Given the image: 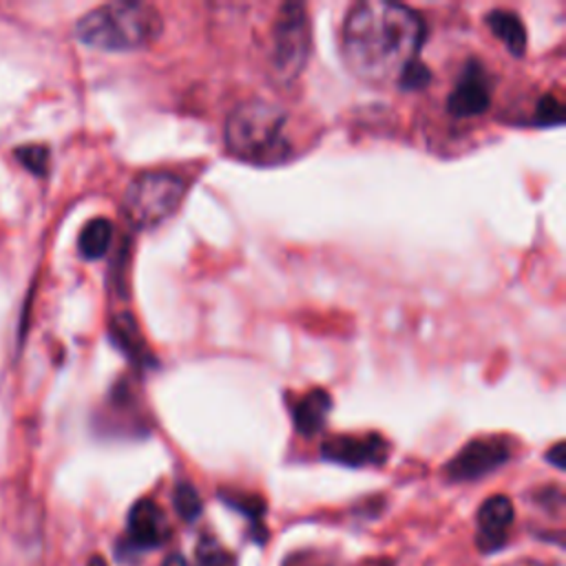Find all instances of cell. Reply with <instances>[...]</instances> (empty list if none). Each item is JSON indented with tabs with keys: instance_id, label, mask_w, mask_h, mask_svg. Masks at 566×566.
Wrapping results in <instances>:
<instances>
[{
	"instance_id": "7402d4cb",
	"label": "cell",
	"mask_w": 566,
	"mask_h": 566,
	"mask_svg": "<svg viewBox=\"0 0 566 566\" xmlns=\"http://www.w3.org/2000/svg\"><path fill=\"white\" fill-rule=\"evenodd\" d=\"M87 566H109L107 562H105V557H100V555H94L92 559H89V564Z\"/></svg>"
},
{
	"instance_id": "8992f818",
	"label": "cell",
	"mask_w": 566,
	"mask_h": 566,
	"mask_svg": "<svg viewBox=\"0 0 566 566\" xmlns=\"http://www.w3.org/2000/svg\"><path fill=\"white\" fill-rule=\"evenodd\" d=\"M511 458V445L502 438H478L471 440L453 460L447 464V476L451 480H476Z\"/></svg>"
},
{
	"instance_id": "ac0fdd59",
	"label": "cell",
	"mask_w": 566,
	"mask_h": 566,
	"mask_svg": "<svg viewBox=\"0 0 566 566\" xmlns=\"http://www.w3.org/2000/svg\"><path fill=\"white\" fill-rule=\"evenodd\" d=\"M429 81H431L429 70H427L420 61H414V63L403 72V76L398 78V85H401L403 89L418 92V89H425V87L429 85Z\"/></svg>"
},
{
	"instance_id": "52a82bcc",
	"label": "cell",
	"mask_w": 566,
	"mask_h": 566,
	"mask_svg": "<svg viewBox=\"0 0 566 566\" xmlns=\"http://www.w3.org/2000/svg\"><path fill=\"white\" fill-rule=\"evenodd\" d=\"M389 453L387 440L378 434L370 436H334L323 442L321 456L345 467L383 464Z\"/></svg>"
},
{
	"instance_id": "4fadbf2b",
	"label": "cell",
	"mask_w": 566,
	"mask_h": 566,
	"mask_svg": "<svg viewBox=\"0 0 566 566\" xmlns=\"http://www.w3.org/2000/svg\"><path fill=\"white\" fill-rule=\"evenodd\" d=\"M111 239H114V224L105 217H98V220H92L83 233H81V239H78V246H81V255L85 259H100L107 255L109 246H111Z\"/></svg>"
},
{
	"instance_id": "6da1fadb",
	"label": "cell",
	"mask_w": 566,
	"mask_h": 566,
	"mask_svg": "<svg viewBox=\"0 0 566 566\" xmlns=\"http://www.w3.org/2000/svg\"><path fill=\"white\" fill-rule=\"evenodd\" d=\"M425 41L423 19L405 6L387 0H365L350 10L341 52L348 70L367 85L398 83L403 72L418 61Z\"/></svg>"
},
{
	"instance_id": "44dd1931",
	"label": "cell",
	"mask_w": 566,
	"mask_h": 566,
	"mask_svg": "<svg viewBox=\"0 0 566 566\" xmlns=\"http://www.w3.org/2000/svg\"><path fill=\"white\" fill-rule=\"evenodd\" d=\"M162 566H191V564H189V559H186L184 555L173 553V555H169V557L162 562Z\"/></svg>"
},
{
	"instance_id": "9a60e30c",
	"label": "cell",
	"mask_w": 566,
	"mask_h": 566,
	"mask_svg": "<svg viewBox=\"0 0 566 566\" xmlns=\"http://www.w3.org/2000/svg\"><path fill=\"white\" fill-rule=\"evenodd\" d=\"M173 502H175L178 513H180L186 522L197 520L200 513H202V498H200V493L195 491V487H191L189 482H182V484L175 487Z\"/></svg>"
},
{
	"instance_id": "2e32d148",
	"label": "cell",
	"mask_w": 566,
	"mask_h": 566,
	"mask_svg": "<svg viewBox=\"0 0 566 566\" xmlns=\"http://www.w3.org/2000/svg\"><path fill=\"white\" fill-rule=\"evenodd\" d=\"M17 158L25 169H30L34 175H45L50 169V149L43 145H30L17 149Z\"/></svg>"
},
{
	"instance_id": "d6986e66",
	"label": "cell",
	"mask_w": 566,
	"mask_h": 566,
	"mask_svg": "<svg viewBox=\"0 0 566 566\" xmlns=\"http://www.w3.org/2000/svg\"><path fill=\"white\" fill-rule=\"evenodd\" d=\"M535 118L540 125H562L564 122V114H562V105L555 96H544L540 103H537V109H535Z\"/></svg>"
},
{
	"instance_id": "3957f363",
	"label": "cell",
	"mask_w": 566,
	"mask_h": 566,
	"mask_svg": "<svg viewBox=\"0 0 566 566\" xmlns=\"http://www.w3.org/2000/svg\"><path fill=\"white\" fill-rule=\"evenodd\" d=\"M164 23L153 6L109 3L85 14L76 25L81 43L105 52H131L162 36Z\"/></svg>"
},
{
	"instance_id": "7a4b0ae2",
	"label": "cell",
	"mask_w": 566,
	"mask_h": 566,
	"mask_svg": "<svg viewBox=\"0 0 566 566\" xmlns=\"http://www.w3.org/2000/svg\"><path fill=\"white\" fill-rule=\"evenodd\" d=\"M284 131V109L266 100H248L228 116L224 138L235 158L259 167H275L292 153Z\"/></svg>"
},
{
	"instance_id": "7c38bea8",
	"label": "cell",
	"mask_w": 566,
	"mask_h": 566,
	"mask_svg": "<svg viewBox=\"0 0 566 566\" xmlns=\"http://www.w3.org/2000/svg\"><path fill=\"white\" fill-rule=\"evenodd\" d=\"M487 25L493 32V36L504 43L509 54L522 56L526 52V32L522 21L513 12L495 10L487 17Z\"/></svg>"
},
{
	"instance_id": "8fae6325",
	"label": "cell",
	"mask_w": 566,
	"mask_h": 566,
	"mask_svg": "<svg viewBox=\"0 0 566 566\" xmlns=\"http://www.w3.org/2000/svg\"><path fill=\"white\" fill-rule=\"evenodd\" d=\"M332 412V396L325 389H312L292 409L295 427L301 436H314L323 429L325 418Z\"/></svg>"
},
{
	"instance_id": "277c9868",
	"label": "cell",
	"mask_w": 566,
	"mask_h": 566,
	"mask_svg": "<svg viewBox=\"0 0 566 566\" xmlns=\"http://www.w3.org/2000/svg\"><path fill=\"white\" fill-rule=\"evenodd\" d=\"M189 184L167 171L138 175L125 193V213L140 231L164 224L182 204Z\"/></svg>"
},
{
	"instance_id": "9c48e42d",
	"label": "cell",
	"mask_w": 566,
	"mask_h": 566,
	"mask_svg": "<svg viewBox=\"0 0 566 566\" xmlns=\"http://www.w3.org/2000/svg\"><path fill=\"white\" fill-rule=\"evenodd\" d=\"M171 535L164 511L149 498L138 500L129 511V542L138 548H158Z\"/></svg>"
},
{
	"instance_id": "ffe728a7",
	"label": "cell",
	"mask_w": 566,
	"mask_h": 566,
	"mask_svg": "<svg viewBox=\"0 0 566 566\" xmlns=\"http://www.w3.org/2000/svg\"><path fill=\"white\" fill-rule=\"evenodd\" d=\"M546 460L551 464H555L557 469H564L566 467V447H564V442H557L553 449H548Z\"/></svg>"
},
{
	"instance_id": "5b68a950",
	"label": "cell",
	"mask_w": 566,
	"mask_h": 566,
	"mask_svg": "<svg viewBox=\"0 0 566 566\" xmlns=\"http://www.w3.org/2000/svg\"><path fill=\"white\" fill-rule=\"evenodd\" d=\"M312 47L310 19L303 6L288 3L279 10L273 28V56L270 65L281 83H292L308 65Z\"/></svg>"
},
{
	"instance_id": "5bb4252c",
	"label": "cell",
	"mask_w": 566,
	"mask_h": 566,
	"mask_svg": "<svg viewBox=\"0 0 566 566\" xmlns=\"http://www.w3.org/2000/svg\"><path fill=\"white\" fill-rule=\"evenodd\" d=\"M111 334H114V341H116L125 352H129L131 356H138V354H140V350H142L140 330H138L136 321H134L129 314L118 317V319L114 321Z\"/></svg>"
},
{
	"instance_id": "ba28073f",
	"label": "cell",
	"mask_w": 566,
	"mask_h": 566,
	"mask_svg": "<svg viewBox=\"0 0 566 566\" xmlns=\"http://www.w3.org/2000/svg\"><path fill=\"white\" fill-rule=\"evenodd\" d=\"M491 105V81L478 61L467 63L453 92L449 94L447 109L456 118H476Z\"/></svg>"
},
{
	"instance_id": "30bf717a",
	"label": "cell",
	"mask_w": 566,
	"mask_h": 566,
	"mask_svg": "<svg viewBox=\"0 0 566 566\" xmlns=\"http://www.w3.org/2000/svg\"><path fill=\"white\" fill-rule=\"evenodd\" d=\"M515 511L506 495H493L484 500L478 511V542L484 548H495L504 542L509 526L513 524Z\"/></svg>"
},
{
	"instance_id": "e0dca14e",
	"label": "cell",
	"mask_w": 566,
	"mask_h": 566,
	"mask_svg": "<svg viewBox=\"0 0 566 566\" xmlns=\"http://www.w3.org/2000/svg\"><path fill=\"white\" fill-rule=\"evenodd\" d=\"M197 564L200 566H237L233 553L222 548L215 540H204L197 548Z\"/></svg>"
}]
</instances>
